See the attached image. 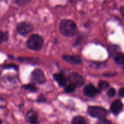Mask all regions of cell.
Listing matches in <instances>:
<instances>
[{"mask_svg":"<svg viewBox=\"0 0 124 124\" xmlns=\"http://www.w3.org/2000/svg\"><path fill=\"white\" fill-rule=\"evenodd\" d=\"M23 88L25 90H27L30 91L31 92H35L36 90H37V88H36L35 85L32 84H27V85H25L23 86Z\"/></svg>","mask_w":124,"mask_h":124,"instance_id":"obj_15","label":"cell"},{"mask_svg":"<svg viewBox=\"0 0 124 124\" xmlns=\"http://www.w3.org/2000/svg\"><path fill=\"white\" fill-rule=\"evenodd\" d=\"M62 58L68 62L72 64H80L82 63V59L78 55H68L65 54L62 56Z\"/></svg>","mask_w":124,"mask_h":124,"instance_id":"obj_8","label":"cell"},{"mask_svg":"<svg viewBox=\"0 0 124 124\" xmlns=\"http://www.w3.org/2000/svg\"><path fill=\"white\" fill-rule=\"evenodd\" d=\"M4 41H5L4 33L2 32V31L0 30V44H1Z\"/></svg>","mask_w":124,"mask_h":124,"instance_id":"obj_20","label":"cell"},{"mask_svg":"<svg viewBox=\"0 0 124 124\" xmlns=\"http://www.w3.org/2000/svg\"><path fill=\"white\" fill-rule=\"evenodd\" d=\"M33 29L32 24L27 22H21L17 25V31L21 35H27L32 31Z\"/></svg>","mask_w":124,"mask_h":124,"instance_id":"obj_4","label":"cell"},{"mask_svg":"<svg viewBox=\"0 0 124 124\" xmlns=\"http://www.w3.org/2000/svg\"><path fill=\"white\" fill-rule=\"evenodd\" d=\"M115 61L118 64H124V54L121 53H117L115 57Z\"/></svg>","mask_w":124,"mask_h":124,"instance_id":"obj_13","label":"cell"},{"mask_svg":"<svg viewBox=\"0 0 124 124\" xmlns=\"http://www.w3.org/2000/svg\"><path fill=\"white\" fill-rule=\"evenodd\" d=\"M76 87V86L74 85L73 84L70 83L65 86L64 90H65V92H67V93H71V92H73L75 90Z\"/></svg>","mask_w":124,"mask_h":124,"instance_id":"obj_14","label":"cell"},{"mask_svg":"<svg viewBox=\"0 0 124 124\" xmlns=\"http://www.w3.org/2000/svg\"><path fill=\"white\" fill-rule=\"evenodd\" d=\"M121 13H122V16H123L124 18V7H121Z\"/></svg>","mask_w":124,"mask_h":124,"instance_id":"obj_24","label":"cell"},{"mask_svg":"<svg viewBox=\"0 0 124 124\" xmlns=\"http://www.w3.org/2000/svg\"><path fill=\"white\" fill-rule=\"evenodd\" d=\"M16 4H20V3H25V2H27V1H15Z\"/></svg>","mask_w":124,"mask_h":124,"instance_id":"obj_23","label":"cell"},{"mask_svg":"<svg viewBox=\"0 0 124 124\" xmlns=\"http://www.w3.org/2000/svg\"><path fill=\"white\" fill-rule=\"evenodd\" d=\"M54 79L60 86H65L67 84V78L63 73H56L53 75Z\"/></svg>","mask_w":124,"mask_h":124,"instance_id":"obj_11","label":"cell"},{"mask_svg":"<svg viewBox=\"0 0 124 124\" xmlns=\"http://www.w3.org/2000/svg\"><path fill=\"white\" fill-rule=\"evenodd\" d=\"M115 94H116V90H115V88H111L108 90L107 95L109 97H110V98H112V97L115 96Z\"/></svg>","mask_w":124,"mask_h":124,"instance_id":"obj_19","label":"cell"},{"mask_svg":"<svg viewBox=\"0 0 124 124\" xmlns=\"http://www.w3.org/2000/svg\"><path fill=\"white\" fill-rule=\"evenodd\" d=\"M96 124H111V122L107 119L103 118L99 119Z\"/></svg>","mask_w":124,"mask_h":124,"instance_id":"obj_18","label":"cell"},{"mask_svg":"<svg viewBox=\"0 0 124 124\" xmlns=\"http://www.w3.org/2000/svg\"><path fill=\"white\" fill-rule=\"evenodd\" d=\"M38 101L39 102H44L46 101V99H45L44 96L40 95L39 96L38 99Z\"/></svg>","mask_w":124,"mask_h":124,"instance_id":"obj_22","label":"cell"},{"mask_svg":"<svg viewBox=\"0 0 124 124\" xmlns=\"http://www.w3.org/2000/svg\"><path fill=\"white\" fill-rule=\"evenodd\" d=\"M44 39L39 35L34 34L29 37L27 42V46L28 48L33 50H38L43 46Z\"/></svg>","mask_w":124,"mask_h":124,"instance_id":"obj_2","label":"cell"},{"mask_svg":"<svg viewBox=\"0 0 124 124\" xmlns=\"http://www.w3.org/2000/svg\"><path fill=\"white\" fill-rule=\"evenodd\" d=\"M0 124H2V121L1 119H0Z\"/></svg>","mask_w":124,"mask_h":124,"instance_id":"obj_25","label":"cell"},{"mask_svg":"<svg viewBox=\"0 0 124 124\" xmlns=\"http://www.w3.org/2000/svg\"><path fill=\"white\" fill-rule=\"evenodd\" d=\"M31 79L34 82L39 84L45 83L46 82V77L43 71L40 69H35L31 73Z\"/></svg>","mask_w":124,"mask_h":124,"instance_id":"obj_6","label":"cell"},{"mask_svg":"<svg viewBox=\"0 0 124 124\" xmlns=\"http://www.w3.org/2000/svg\"><path fill=\"white\" fill-rule=\"evenodd\" d=\"M118 94L120 97L124 98V88H122L119 89L118 92Z\"/></svg>","mask_w":124,"mask_h":124,"instance_id":"obj_21","label":"cell"},{"mask_svg":"<svg viewBox=\"0 0 124 124\" xmlns=\"http://www.w3.org/2000/svg\"><path fill=\"white\" fill-rule=\"evenodd\" d=\"M109 86V84L107 81H101L99 83V90H105L108 88Z\"/></svg>","mask_w":124,"mask_h":124,"instance_id":"obj_16","label":"cell"},{"mask_svg":"<svg viewBox=\"0 0 124 124\" xmlns=\"http://www.w3.org/2000/svg\"><path fill=\"white\" fill-rule=\"evenodd\" d=\"M88 113L92 117L101 119L105 118L107 115V111L104 108L98 106H90L88 108Z\"/></svg>","mask_w":124,"mask_h":124,"instance_id":"obj_3","label":"cell"},{"mask_svg":"<svg viewBox=\"0 0 124 124\" xmlns=\"http://www.w3.org/2000/svg\"><path fill=\"white\" fill-rule=\"evenodd\" d=\"M99 92V91L93 84H91L86 85L84 89V94L88 97L95 96Z\"/></svg>","mask_w":124,"mask_h":124,"instance_id":"obj_9","label":"cell"},{"mask_svg":"<svg viewBox=\"0 0 124 124\" xmlns=\"http://www.w3.org/2000/svg\"><path fill=\"white\" fill-rule=\"evenodd\" d=\"M26 119L28 122L31 124H36L38 123V114L33 110H30L26 115Z\"/></svg>","mask_w":124,"mask_h":124,"instance_id":"obj_10","label":"cell"},{"mask_svg":"<svg viewBox=\"0 0 124 124\" xmlns=\"http://www.w3.org/2000/svg\"><path fill=\"white\" fill-rule=\"evenodd\" d=\"M123 108V104L122 102L119 99L115 100L111 104L110 107V111L115 115H118Z\"/></svg>","mask_w":124,"mask_h":124,"instance_id":"obj_7","label":"cell"},{"mask_svg":"<svg viewBox=\"0 0 124 124\" xmlns=\"http://www.w3.org/2000/svg\"><path fill=\"white\" fill-rule=\"evenodd\" d=\"M71 124H87L85 119L82 116H77L73 118Z\"/></svg>","mask_w":124,"mask_h":124,"instance_id":"obj_12","label":"cell"},{"mask_svg":"<svg viewBox=\"0 0 124 124\" xmlns=\"http://www.w3.org/2000/svg\"><path fill=\"white\" fill-rule=\"evenodd\" d=\"M59 31L62 35L71 37L78 32V27L76 24L70 19H64L59 24Z\"/></svg>","mask_w":124,"mask_h":124,"instance_id":"obj_1","label":"cell"},{"mask_svg":"<svg viewBox=\"0 0 124 124\" xmlns=\"http://www.w3.org/2000/svg\"><path fill=\"white\" fill-rule=\"evenodd\" d=\"M69 79L70 81V83L73 84L76 87H81L84 82L83 77L76 72L71 73L69 76Z\"/></svg>","mask_w":124,"mask_h":124,"instance_id":"obj_5","label":"cell"},{"mask_svg":"<svg viewBox=\"0 0 124 124\" xmlns=\"http://www.w3.org/2000/svg\"><path fill=\"white\" fill-rule=\"evenodd\" d=\"M4 69H15V70H18V66L17 65H15V64H7V65H5L4 67Z\"/></svg>","mask_w":124,"mask_h":124,"instance_id":"obj_17","label":"cell"}]
</instances>
